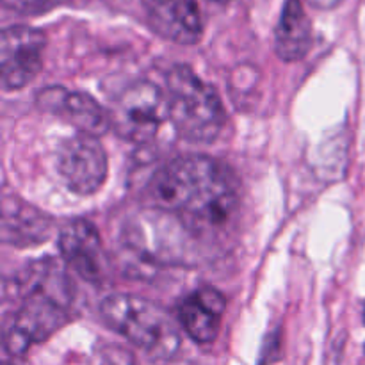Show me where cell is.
I'll return each instance as SVG.
<instances>
[{
	"instance_id": "cell-1",
	"label": "cell",
	"mask_w": 365,
	"mask_h": 365,
	"mask_svg": "<svg viewBox=\"0 0 365 365\" xmlns=\"http://www.w3.org/2000/svg\"><path fill=\"white\" fill-rule=\"evenodd\" d=\"M157 209L175 214L196 237L225 234L239 212V184L230 168L207 155H180L148 184Z\"/></svg>"
},
{
	"instance_id": "cell-2",
	"label": "cell",
	"mask_w": 365,
	"mask_h": 365,
	"mask_svg": "<svg viewBox=\"0 0 365 365\" xmlns=\"http://www.w3.org/2000/svg\"><path fill=\"white\" fill-rule=\"evenodd\" d=\"M6 289L13 291L18 302L4 335V348L9 355H24L70 321L71 282L56 260L31 264L13 282H7Z\"/></svg>"
},
{
	"instance_id": "cell-3",
	"label": "cell",
	"mask_w": 365,
	"mask_h": 365,
	"mask_svg": "<svg viewBox=\"0 0 365 365\" xmlns=\"http://www.w3.org/2000/svg\"><path fill=\"white\" fill-rule=\"evenodd\" d=\"M170 120L189 143H212L227 123V113L216 89L195 71L177 64L166 75Z\"/></svg>"
},
{
	"instance_id": "cell-4",
	"label": "cell",
	"mask_w": 365,
	"mask_h": 365,
	"mask_svg": "<svg viewBox=\"0 0 365 365\" xmlns=\"http://www.w3.org/2000/svg\"><path fill=\"white\" fill-rule=\"evenodd\" d=\"M100 316L107 327L153 359H171L180 348V331L170 314L145 298L107 296L100 305Z\"/></svg>"
},
{
	"instance_id": "cell-5",
	"label": "cell",
	"mask_w": 365,
	"mask_h": 365,
	"mask_svg": "<svg viewBox=\"0 0 365 365\" xmlns=\"http://www.w3.org/2000/svg\"><path fill=\"white\" fill-rule=\"evenodd\" d=\"M109 114L118 135L132 143H148L170 118L168 96L152 82H135L118 96Z\"/></svg>"
},
{
	"instance_id": "cell-6",
	"label": "cell",
	"mask_w": 365,
	"mask_h": 365,
	"mask_svg": "<svg viewBox=\"0 0 365 365\" xmlns=\"http://www.w3.org/2000/svg\"><path fill=\"white\" fill-rule=\"evenodd\" d=\"M46 38L27 25L6 27L0 34V82L6 91L31 84L43 68Z\"/></svg>"
},
{
	"instance_id": "cell-7",
	"label": "cell",
	"mask_w": 365,
	"mask_h": 365,
	"mask_svg": "<svg viewBox=\"0 0 365 365\" xmlns=\"http://www.w3.org/2000/svg\"><path fill=\"white\" fill-rule=\"evenodd\" d=\"M57 168L75 195L91 196L100 191L109 173V164L103 146L88 134L64 139L57 150Z\"/></svg>"
},
{
	"instance_id": "cell-8",
	"label": "cell",
	"mask_w": 365,
	"mask_h": 365,
	"mask_svg": "<svg viewBox=\"0 0 365 365\" xmlns=\"http://www.w3.org/2000/svg\"><path fill=\"white\" fill-rule=\"evenodd\" d=\"M59 248L68 266L91 284L106 278L109 262L95 225L86 220L68 221L59 232Z\"/></svg>"
},
{
	"instance_id": "cell-9",
	"label": "cell",
	"mask_w": 365,
	"mask_h": 365,
	"mask_svg": "<svg viewBox=\"0 0 365 365\" xmlns=\"http://www.w3.org/2000/svg\"><path fill=\"white\" fill-rule=\"evenodd\" d=\"M36 102L45 113L64 118L68 123L77 127L81 134L98 138L110 128V114L86 93L68 91L61 86H53L43 89Z\"/></svg>"
},
{
	"instance_id": "cell-10",
	"label": "cell",
	"mask_w": 365,
	"mask_h": 365,
	"mask_svg": "<svg viewBox=\"0 0 365 365\" xmlns=\"http://www.w3.org/2000/svg\"><path fill=\"white\" fill-rule=\"evenodd\" d=\"M146 18L157 34L180 45L202 39L203 20L196 0H141Z\"/></svg>"
},
{
	"instance_id": "cell-11",
	"label": "cell",
	"mask_w": 365,
	"mask_h": 365,
	"mask_svg": "<svg viewBox=\"0 0 365 365\" xmlns=\"http://www.w3.org/2000/svg\"><path fill=\"white\" fill-rule=\"evenodd\" d=\"M227 310V298L214 287H202L178 305V319L185 334L196 342H212L220 334L221 317Z\"/></svg>"
},
{
	"instance_id": "cell-12",
	"label": "cell",
	"mask_w": 365,
	"mask_h": 365,
	"mask_svg": "<svg viewBox=\"0 0 365 365\" xmlns=\"http://www.w3.org/2000/svg\"><path fill=\"white\" fill-rule=\"evenodd\" d=\"M312 48V24L302 0H285L274 29V52L285 63L303 59Z\"/></svg>"
},
{
	"instance_id": "cell-13",
	"label": "cell",
	"mask_w": 365,
	"mask_h": 365,
	"mask_svg": "<svg viewBox=\"0 0 365 365\" xmlns=\"http://www.w3.org/2000/svg\"><path fill=\"white\" fill-rule=\"evenodd\" d=\"M52 232V220L41 210L18 198L4 200L2 237L9 245L32 246L45 242Z\"/></svg>"
},
{
	"instance_id": "cell-14",
	"label": "cell",
	"mask_w": 365,
	"mask_h": 365,
	"mask_svg": "<svg viewBox=\"0 0 365 365\" xmlns=\"http://www.w3.org/2000/svg\"><path fill=\"white\" fill-rule=\"evenodd\" d=\"M4 6L21 13H39L56 4V0H2Z\"/></svg>"
},
{
	"instance_id": "cell-15",
	"label": "cell",
	"mask_w": 365,
	"mask_h": 365,
	"mask_svg": "<svg viewBox=\"0 0 365 365\" xmlns=\"http://www.w3.org/2000/svg\"><path fill=\"white\" fill-rule=\"evenodd\" d=\"M310 6L317 7V9H334L337 7L342 0H309Z\"/></svg>"
},
{
	"instance_id": "cell-16",
	"label": "cell",
	"mask_w": 365,
	"mask_h": 365,
	"mask_svg": "<svg viewBox=\"0 0 365 365\" xmlns=\"http://www.w3.org/2000/svg\"><path fill=\"white\" fill-rule=\"evenodd\" d=\"M212 2H230V0H212Z\"/></svg>"
},
{
	"instance_id": "cell-17",
	"label": "cell",
	"mask_w": 365,
	"mask_h": 365,
	"mask_svg": "<svg viewBox=\"0 0 365 365\" xmlns=\"http://www.w3.org/2000/svg\"><path fill=\"white\" fill-rule=\"evenodd\" d=\"M364 323H365V307H364Z\"/></svg>"
}]
</instances>
